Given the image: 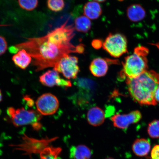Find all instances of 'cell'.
<instances>
[{
    "label": "cell",
    "mask_w": 159,
    "mask_h": 159,
    "mask_svg": "<svg viewBox=\"0 0 159 159\" xmlns=\"http://www.w3.org/2000/svg\"><path fill=\"white\" fill-rule=\"evenodd\" d=\"M67 20L61 26L39 37L27 38V40L10 47V52L16 53L24 49L33 58L36 71L54 67L60 60L75 52V47L70 43L75 35V28L68 25Z\"/></svg>",
    "instance_id": "6da1fadb"
},
{
    "label": "cell",
    "mask_w": 159,
    "mask_h": 159,
    "mask_svg": "<svg viewBox=\"0 0 159 159\" xmlns=\"http://www.w3.org/2000/svg\"><path fill=\"white\" fill-rule=\"evenodd\" d=\"M130 94L139 104L156 105L155 93L159 85V74L153 70H147L136 78L126 79Z\"/></svg>",
    "instance_id": "7a4b0ae2"
},
{
    "label": "cell",
    "mask_w": 159,
    "mask_h": 159,
    "mask_svg": "<svg viewBox=\"0 0 159 159\" xmlns=\"http://www.w3.org/2000/svg\"><path fill=\"white\" fill-rule=\"evenodd\" d=\"M148 49L143 47L136 48L133 54L125 57L122 74L126 79L136 78L148 70L147 58Z\"/></svg>",
    "instance_id": "3957f363"
},
{
    "label": "cell",
    "mask_w": 159,
    "mask_h": 159,
    "mask_svg": "<svg viewBox=\"0 0 159 159\" xmlns=\"http://www.w3.org/2000/svg\"><path fill=\"white\" fill-rule=\"evenodd\" d=\"M7 112L15 127L30 125L35 130H39L41 128L39 121L42 115L37 111L27 110L24 108L15 109L11 107L7 109Z\"/></svg>",
    "instance_id": "277c9868"
},
{
    "label": "cell",
    "mask_w": 159,
    "mask_h": 159,
    "mask_svg": "<svg viewBox=\"0 0 159 159\" xmlns=\"http://www.w3.org/2000/svg\"><path fill=\"white\" fill-rule=\"evenodd\" d=\"M102 47L111 56L119 57L128 52V41L120 33H109L103 42Z\"/></svg>",
    "instance_id": "5b68a950"
},
{
    "label": "cell",
    "mask_w": 159,
    "mask_h": 159,
    "mask_svg": "<svg viewBox=\"0 0 159 159\" xmlns=\"http://www.w3.org/2000/svg\"><path fill=\"white\" fill-rule=\"evenodd\" d=\"M78 58L69 55L65 56L57 63L53 69L61 73L67 79L76 78L79 72Z\"/></svg>",
    "instance_id": "8992f818"
},
{
    "label": "cell",
    "mask_w": 159,
    "mask_h": 159,
    "mask_svg": "<svg viewBox=\"0 0 159 159\" xmlns=\"http://www.w3.org/2000/svg\"><path fill=\"white\" fill-rule=\"evenodd\" d=\"M37 111L42 115L54 114L59 107V101L55 95L48 93L39 97L36 101Z\"/></svg>",
    "instance_id": "52a82bcc"
},
{
    "label": "cell",
    "mask_w": 159,
    "mask_h": 159,
    "mask_svg": "<svg viewBox=\"0 0 159 159\" xmlns=\"http://www.w3.org/2000/svg\"><path fill=\"white\" fill-rule=\"evenodd\" d=\"M142 118L141 112L136 110L128 114L115 115L111 117V119L115 127L120 129H126L131 125L138 122Z\"/></svg>",
    "instance_id": "ba28073f"
},
{
    "label": "cell",
    "mask_w": 159,
    "mask_h": 159,
    "mask_svg": "<svg viewBox=\"0 0 159 159\" xmlns=\"http://www.w3.org/2000/svg\"><path fill=\"white\" fill-rule=\"evenodd\" d=\"M39 81L44 86H58L67 88L71 86L70 81L61 78L59 73L53 69L49 70L39 77Z\"/></svg>",
    "instance_id": "9c48e42d"
},
{
    "label": "cell",
    "mask_w": 159,
    "mask_h": 159,
    "mask_svg": "<svg viewBox=\"0 0 159 159\" xmlns=\"http://www.w3.org/2000/svg\"><path fill=\"white\" fill-rule=\"evenodd\" d=\"M108 62L106 59L101 57L93 60L89 67L91 74L96 77L104 76L108 70Z\"/></svg>",
    "instance_id": "30bf717a"
},
{
    "label": "cell",
    "mask_w": 159,
    "mask_h": 159,
    "mask_svg": "<svg viewBox=\"0 0 159 159\" xmlns=\"http://www.w3.org/2000/svg\"><path fill=\"white\" fill-rule=\"evenodd\" d=\"M105 114L102 109L98 107L91 108L87 114V120L89 124L94 126H100L104 122Z\"/></svg>",
    "instance_id": "8fae6325"
},
{
    "label": "cell",
    "mask_w": 159,
    "mask_h": 159,
    "mask_svg": "<svg viewBox=\"0 0 159 159\" xmlns=\"http://www.w3.org/2000/svg\"><path fill=\"white\" fill-rule=\"evenodd\" d=\"M126 13L128 18L134 22L142 20L146 16L145 10L139 4H134L129 6L127 9Z\"/></svg>",
    "instance_id": "7c38bea8"
},
{
    "label": "cell",
    "mask_w": 159,
    "mask_h": 159,
    "mask_svg": "<svg viewBox=\"0 0 159 159\" xmlns=\"http://www.w3.org/2000/svg\"><path fill=\"white\" fill-rule=\"evenodd\" d=\"M102 12L101 5L96 2H89L85 4L83 7L84 15L91 20L98 19L102 15Z\"/></svg>",
    "instance_id": "4fadbf2b"
},
{
    "label": "cell",
    "mask_w": 159,
    "mask_h": 159,
    "mask_svg": "<svg viewBox=\"0 0 159 159\" xmlns=\"http://www.w3.org/2000/svg\"><path fill=\"white\" fill-rule=\"evenodd\" d=\"M150 142L146 139H137L133 144V152L138 157L147 156L150 152Z\"/></svg>",
    "instance_id": "5bb4252c"
},
{
    "label": "cell",
    "mask_w": 159,
    "mask_h": 159,
    "mask_svg": "<svg viewBox=\"0 0 159 159\" xmlns=\"http://www.w3.org/2000/svg\"><path fill=\"white\" fill-rule=\"evenodd\" d=\"M92 152L90 149L84 145L71 147L70 156L72 159H90Z\"/></svg>",
    "instance_id": "9a60e30c"
},
{
    "label": "cell",
    "mask_w": 159,
    "mask_h": 159,
    "mask_svg": "<svg viewBox=\"0 0 159 159\" xmlns=\"http://www.w3.org/2000/svg\"><path fill=\"white\" fill-rule=\"evenodd\" d=\"M31 55L24 49L20 50L13 56L12 60L15 65L22 69H25L31 62Z\"/></svg>",
    "instance_id": "2e32d148"
},
{
    "label": "cell",
    "mask_w": 159,
    "mask_h": 159,
    "mask_svg": "<svg viewBox=\"0 0 159 159\" xmlns=\"http://www.w3.org/2000/svg\"><path fill=\"white\" fill-rule=\"evenodd\" d=\"M91 26L92 23L90 19L84 15L80 16L75 20V29L79 32H88Z\"/></svg>",
    "instance_id": "e0dca14e"
},
{
    "label": "cell",
    "mask_w": 159,
    "mask_h": 159,
    "mask_svg": "<svg viewBox=\"0 0 159 159\" xmlns=\"http://www.w3.org/2000/svg\"><path fill=\"white\" fill-rule=\"evenodd\" d=\"M61 149L60 148L47 146L40 153L41 159H59Z\"/></svg>",
    "instance_id": "ac0fdd59"
},
{
    "label": "cell",
    "mask_w": 159,
    "mask_h": 159,
    "mask_svg": "<svg viewBox=\"0 0 159 159\" xmlns=\"http://www.w3.org/2000/svg\"><path fill=\"white\" fill-rule=\"evenodd\" d=\"M47 7L51 11H61L65 7L64 0H48Z\"/></svg>",
    "instance_id": "d6986e66"
},
{
    "label": "cell",
    "mask_w": 159,
    "mask_h": 159,
    "mask_svg": "<svg viewBox=\"0 0 159 159\" xmlns=\"http://www.w3.org/2000/svg\"><path fill=\"white\" fill-rule=\"evenodd\" d=\"M148 132L150 138H159V120H154L151 122L148 125Z\"/></svg>",
    "instance_id": "ffe728a7"
},
{
    "label": "cell",
    "mask_w": 159,
    "mask_h": 159,
    "mask_svg": "<svg viewBox=\"0 0 159 159\" xmlns=\"http://www.w3.org/2000/svg\"><path fill=\"white\" fill-rule=\"evenodd\" d=\"M19 5L22 9L27 11H32L38 5V0H19Z\"/></svg>",
    "instance_id": "44dd1931"
},
{
    "label": "cell",
    "mask_w": 159,
    "mask_h": 159,
    "mask_svg": "<svg viewBox=\"0 0 159 159\" xmlns=\"http://www.w3.org/2000/svg\"><path fill=\"white\" fill-rule=\"evenodd\" d=\"M7 49V43L5 37L0 35V56L4 54Z\"/></svg>",
    "instance_id": "7402d4cb"
},
{
    "label": "cell",
    "mask_w": 159,
    "mask_h": 159,
    "mask_svg": "<svg viewBox=\"0 0 159 159\" xmlns=\"http://www.w3.org/2000/svg\"><path fill=\"white\" fill-rule=\"evenodd\" d=\"M150 159H159V145H156L152 148Z\"/></svg>",
    "instance_id": "603a6c76"
},
{
    "label": "cell",
    "mask_w": 159,
    "mask_h": 159,
    "mask_svg": "<svg viewBox=\"0 0 159 159\" xmlns=\"http://www.w3.org/2000/svg\"><path fill=\"white\" fill-rule=\"evenodd\" d=\"M103 43L101 39H95L93 40L91 44L94 48L98 49H100L102 46Z\"/></svg>",
    "instance_id": "cb8c5ba5"
},
{
    "label": "cell",
    "mask_w": 159,
    "mask_h": 159,
    "mask_svg": "<svg viewBox=\"0 0 159 159\" xmlns=\"http://www.w3.org/2000/svg\"><path fill=\"white\" fill-rule=\"evenodd\" d=\"M85 50L84 46L83 44H80L75 47V52L79 53H82Z\"/></svg>",
    "instance_id": "d4e9b609"
},
{
    "label": "cell",
    "mask_w": 159,
    "mask_h": 159,
    "mask_svg": "<svg viewBox=\"0 0 159 159\" xmlns=\"http://www.w3.org/2000/svg\"><path fill=\"white\" fill-rule=\"evenodd\" d=\"M155 99L157 103L159 102V85L155 93Z\"/></svg>",
    "instance_id": "484cf974"
},
{
    "label": "cell",
    "mask_w": 159,
    "mask_h": 159,
    "mask_svg": "<svg viewBox=\"0 0 159 159\" xmlns=\"http://www.w3.org/2000/svg\"><path fill=\"white\" fill-rule=\"evenodd\" d=\"M2 91L0 89V102L2 100Z\"/></svg>",
    "instance_id": "4316f807"
},
{
    "label": "cell",
    "mask_w": 159,
    "mask_h": 159,
    "mask_svg": "<svg viewBox=\"0 0 159 159\" xmlns=\"http://www.w3.org/2000/svg\"><path fill=\"white\" fill-rule=\"evenodd\" d=\"M95 2H103L105 1H107V0H93Z\"/></svg>",
    "instance_id": "83f0119b"
},
{
    "label": "cell",
    "mask_w": 159,
    "mask_h": 159,
    "mask_svg": "<svg viewBox=\"0 0 159 159\" xmlns=\"http://www.w3.org/2000/svg\"><path fill=\"white\" fill-rule=\"evenodd\" d=\"M114 159L113 158H111V157H108V158H107L106 159Z\"/></svg>",
    "instance_id": "f1b7e54d"
},
{
    "label": "cell",
    "mask_w": 159,
    "mask_h": 159,
    "mask_svg": "<svg viewBox=\"0 0 159 159\" xmlns=\"http://www.w3.org/2000/svg\"><path fill=\"white\" fill-rule=\"evenodd\" d=\"M118 1H119L121 2V1H124V0H118Z\"/></svg>",
    "instance_id": "f546056e"
}]
</instances>
